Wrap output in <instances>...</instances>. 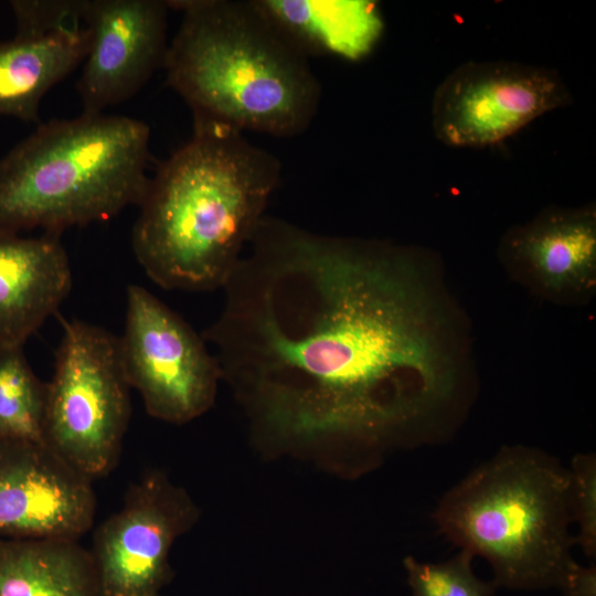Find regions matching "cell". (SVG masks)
Here are the masks:
<instances>
[{
    "label": "cell",
    "instance_id": "1",
    "mask_svg": "<svg viewBox=\"0 0 596 596\" xmlns=\"http://www.w3.org/2000/svg\"><path fill=\"white\" fill-rule=\"evenodd\" d=\"M203 332L260 434L362 448L450 403L459 361L417 254L264 216Z\"/></svg>",
    "mask_w": 596,
    "mask_h": 596
},
{
    "label": "cell",
    "instance_id": "2",
    "mask_svg": "<svg viewBox=\"0 0 596 596\" xmlns=\"http://www.w3.org/2000/svg\"><path fill=\"white\" fill-rule=\"evenodd\" d=\"M193 118L190 140L149 180L132 248L162 288L207 291L223 289L237 268L281 166L243 131Z\"/></svg>",
    "mask_w": 596,
    "mask_h": 596
},
{
    "label": "cell",
    "instance_id": "3",
    "mask_svg": "<svg viewBox=\"0 0 596 596\" xmlns=\"http://www.w3.org/2000/svg\"><path fill=\"white\" fill-rule=\"evenodd\" d=\"M182 12L168 45L167 84L193 117L275 137H294L313 120L321 86L309 57L254 0L167 1Z\"/></svg>",
    "mask_w": 596,
    "mask_h": 596
},
{
    "label": "cell",
    "instance_id": "4",
    "mask_svg": "<svg viewBox=\"0 0 596 596\" xmlns=\"http://www.w3.org/2000/svg\"><path fill=\"white\" fill-rule=\"evenodd\" d=\"M149 127L86 114L41 124L0 159V233L106 221L141 203L150 178Z\"/></svg>",
    "mask_w": 596,
    "mask_h": 596
},
{
    "label": "cell",
    "instance_id": "5",
    "mask_svg": "<svg viewBox=\"0 0 596 596\" xmlns=\"http://www.w3.org/2000/svg\"><path fill=\"white\" fill-rule=\"evenodd\" d=\"M433 517L450 542L489 562L498 587H560L574 560L570 470L536 449L502 448L454 486Z\"/></svg>",
    "mask_w": 596,
    "mask_h": 596
},
{
    "label": "cell",
    "instance_id": "6",
    "mask_svg": "<svg viewBox=\"0 0 596 596\" xmlns=\"http://www.w3.org/2000/svg\"><path fill=\"white\" fill-rule=\"evenodd\" d=\"M130 389L119 338L98 326L63 320L47 383L45 445L92 480L107 475L128 427Z\"/></svg>",
    "mask_w": 596,
    "mask_h": 596
},
{
    "label": "cell",
    "instance_id": "7",
    "mask_svg": "<svg viewBox=\"0 0 596 596\" xmlns=\"http://www.w3.org/2000/svg\"><path fill=\"white\" fill-rule=\"evenodd\" d=\"M119 350L128 384L150 416L183 424L213 405L222 380L215 356L178 313L138 285L127 288Z\"/></svg>",
    "mask_w": 596,
    "mask_h": 596
},
{
    "label": "cell",
    "instance_id": "8",
    "mask_svg": "<svg viewBox=\"0 0 596 596\" xmlns=\"http://www.w3.org/2000/svg\"><path fill=\"white\" fill-rule=\"evenodd\" d=\"M572 103L571 91L555 70L511 61H470L436 88L432 126L448 147L479 149Z\"/></svg>",
    "mask_w": 596,
    "mask_h": 596
},
{
    "label": "cell",
    "instance_id": "9",
    "mask_svg": "<svg viewBox=\"0 0 596 596\" xmlns=\"http://www.w3.org/2000/svg\"><path fill=\"white\" fill-rule=\"evenodd\" d=\"M196 515L189 496L161 472L132 485L123 508L95 531L91 553L102 596H159L171 577L170 549Z\"/></svg>",
    "mask_w": 596,
    "mask_h": 596
},
{
    "label": "cell",
    "instance_id": "10",
    "mask_svg": "<svg viewBox=\"0 0 596 596\" xmlns=\"http://www.w3.org/2000/svg\"><path fill=\"white\" fill-rule=\"evenodd\" d=\"M168 9L158 0L84 1L89 49L76 85L83 113L131 98L163 66Z\"/></svg>",
    "mask_w": 596,
    "mask_h": 596
},
{
    "label": "cell",
    "instance_id": "11",
    "mask_svg": "<svg viewBox=\"0 0 596 596\" xmlns=\"http://www.w3.org/2000/svg\"><path fill=\"white\" fill-rule=\"evenodd\" d=\"M92 482L44 443L0 439V535L77 540L94 522Z\"/></svg>",
    "mask_w": 596,
    "mask_h": 596
},
{
    "label": "cell",
    "instance_id": "12",
    "mask_svg": "<svg viewBox=\"0 0 596 596\" xmlns=\"http://www.w3.org/2000/svg\"><path fill=\"white\" fill-rule=\"evenodd\" d=\"M503 262L547 297H583L596 283V210L551 207L511 227L499 248Z\"/></svg>",
    "mask_w": 596,
    "mask_h": 596
},
{
    "label": "cell",
    "instance_id": "13",
    "mask_svg": "<svg viewBox=\"0 0 596 596\" xmlns=\"http://www.w3.org/2000/svg\"><path fill=\"white\" fill-rule=\"evenodd\" d=\"M71 287L60 235L0 233V345L23 347L57 311Z\"/></svg>",
    "mask_w": 596,
    "mask_h": 596
},
{
    "label": "cell",
    "instance_id": "14",
    "mask_svg": "<svg viewBox=\"0 0 596 596\" xmlns=\"http://www.w3.org/2000/svg\"><path fill=\"white\" fill-rule=\"evenodd\" d=\"M89 31L84 19L44 33L0 42V115L39 123L44 95L84 63Z\"/></svg>",
    "mask_w": 596,
    "mask_h": 596
},
{
    "label": "cell",
    "instance_id": "15",
    "mask_svg": "<svg viewBox=\"0 0 596 596\" xmlns=\"http://www.w3.org/2000/svg\"><path fill=\"white\" fill-rule=\"evenodd\" d=\"M265 17L302 53L348 61L368 57L385 22L371 0H254Z\"/></svg>",
    "mask_w": 596,
    "mask_h": 596
},
{
    "label": "cell",
    "instance_id": "16",
    "mask_svg": "<svg viewBox=\"0 0 596 596\" xmlns=\"http://www.w3.org/2000/svg\"><path fill=\"white\" fill-rule=\"evenodd\" d=\"M0 596H102L91 551L74 539L0 540Z\"/></svg>",
    "mask_w": 596,
    "mask_h": 596
},
{
    "label": "cell",
    "instance_id": "17",
    "mask_svg": "<svg viewBox=\"0 0 596 596\" xmlns=\"http://www.w3.org/2000/svg\"><path fill=\"white\" fill-rule=\"evenodd\" d=\"M46 397L23 347L0 345V439L44 443Z\"/></svg>",
    "mask_w": 596,
    "mask_h": 596
},
{
    "label": "cell",
    "instance_id": "18",
    "mask_svg": "<svg viewBox=\"0 0 596 596\" xmlns=\"http://www.w3.org/2000/svg\"><path fill=\"white\" fill-rule=\"evenodd\" d=\"M473 555L460 550L441 563H423L412 556L404 558L412 596H492L498 588L493 581L476 576Z\"/></svg>",
    "mask_w": 596,
    "mask_h": 596
},
{
    "label": "cell",
    "instance_id": "19",
    "mask_svg": "<svg viewBox=\"0 0 596 596\" xmlns=\"http://www.w3.org/2000/svg\"><path fill=\"white\" fill-rule=\"evenodd\" d=\"M571 502L573 522L578 525L575 542L588 557L596 555V457L578 454L572 459Z\"/></svg>",
    "mask_w": 596,
    "mask_h": 596
},
{
    "label": "cell",
    "instance_id": "20",
    "mask_svg": "<svg viewBox=\"0 0 596 596\" xmlns=\"http://www.w3.org/2000/svg\"><path fill=\"white\" fill-rule=\"evenodd\" d=\"M17 21V34L44 33L83 18L84 1H10Z\"/></svg>",
    "mask_w": 596,
    "mask_h": 596
},
{
    "label": "cell",
    "instance_id": "21",
    "mask_svg": "<svg viewBox=\"0 0 596 596\" xmlns=\"http://www.w3.org/2000/svg\"><path fill=\"white\" fill-rule=\"evenodd\" d=\"M560 588L564 596H596V566L571 562Z\"/></svg>",
    "mask_w": 596,
    "mask_h": 596
},
{
    "label": "cell",
    "instance_id": "22",
    "mask_svg": "<svg viewBox=\"0 0 596 596\" xmlns=\"http://www.w3.org/2000/svg\"><path fill=\"white\" fill-rule=\"evenodd\" d=\"M160 596V595H159Z\"/></svg>",
    "mask_w": 596,
    "mask_h": 596
}]
</instances>
